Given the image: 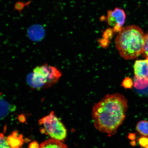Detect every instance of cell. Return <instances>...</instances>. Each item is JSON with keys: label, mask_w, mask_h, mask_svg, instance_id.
<instances>
[{"label": "cell", "mask_w": 148, "mask_h": 148, "mask_svg": "<svg viewBox=\"0 0 148 148\" xmlns=\"http://www.w3.org/2000/svg\"><path fill=\"white\" fill-rule=\"evenodd\" d=\"M127 108V100L122 94H107L92 107L94 127L109 136L115 134L125 119Z\"/></svg>", "instance_id": "obj_1"}, {"label": "cell", "mask_w": 148, "mask_h": 148, "mask_svg": "<svg viewBox=\"0 0 148 148\" xmlns=\"http://www.w3.org/2000/svg\"><path fill=\"white\" fill-rule=\"evenodd\" d=\"M145 34L136 25L123 27L115 40L120 56L125 60H134L143 52Z\"/></svg>", "instance_id": "obj_2"}, {"label": "cell", "mask_w": 148, "mask_h": 148, "mask_svg": "<svg viewBox=\"0 0 148 148\" xmlns=\"http://www.w3.org/2000/svg\"><path fill=\"white\" fill-rule=\"evenodd\" d=\"M61 72L56 67L44 64L36 66L28 75L27 82L30 87L41 90L51 87L60 79Z\"/></svg>", "instance_id": "obj_3"}, {"label": "cell", "mask_w": 148, "mask_h": 148, "mask_svg": "<svg viewBox=\"0 0 148 148\" xmlns=\"http://www.w3.org/2000/svg\"><path fill=\"white\" fill-rule=\"evenodd\" d=\"M41 126V132L49 135L52 138L64 142L67 137V130L53 111L39 120Z\"/></svg>", "instance_id": "obj_4"}, {"label": "cell", "mask_w": 148, "mask_h": 148, "mask_svg": "<svg viewBox=\"0 0 148 148\" xmlns=\"http://www.w3.org/2000/svg\"><path fill=\"white\" fill-rule=\"evenodd\" d=\"M134 88L142 90L148 88V58L136 60L134 63Z\"/></svg>", "instance_id": "obj_5"}, {"label": "cell", "mask_w": 148, "mask_h": 148, "mask_svg": "<svg viewBox=\"0 0 148 148\" xmlns=\"http://www.w3.org/2000/svg\"><path fill=\"white\" fill-rule=\"evenodd\" d=\"M126 18L125 12L123 9L116 8L107 12V21L112 27L114 33H119L124 24Z\"/></svg>", "instance_id": "obj_6"}, {"label": "cell", "mask_w": 148, "mask_h": 148, "mask_svg": "<svg viewBox=\"0 0 148 148\" xmlns=\"http://www.w3.org/2000/svg\"><path fill=\"white\" fill-rule=\"evenodd\" d=\"M7 141L11 148H20L23 142V136L14 131L7 138Z\"/></svg>", "instance_id": "obj_7"}, {"label": "cell", "mask_w": 148, "mask_h": 148, "mask_svg": "<svg viewBox=\"0 0 148 148\" xmlns=\"http://www.w3.org/2000/svg\"><path fill=\"white\" fill-rule=\"evenodd\" d=\"M14 110V107L8 101L0 97V120L2 119Z\"/></svg>", "instance_id": "obj_8"}, {"label": "cell", "mask_w": 148, "mask_h": 148, "mask_svg": "<svg viewBox=\"0 0 148 148\" xmlns=\"http://www.w3.org/2000/svg\"><path fill=\"white\" fill-rule=\"evenodd\" d=\"M39 148H68L67 146L60 140L51 138L46 140L40 146Z\"/></svg>", "instance_id": "obj_9"}, {"label": "cell", "mask_w": 148, "mask_h": 148, "mask_svg": "<svg viewBox=\"0 0 148 148\" xmlns=\"http://www.w3.org/2000/svg\"><path fill=\"white\" fill-rule=\"evenodd\" d=\"M136 130L142 136H148V121L141 120L137 124Z\"/></svg>", "instance_id": "obj_10"}, {"label": "cell", "mask_w": 148, "mask_h": 148, "mask_svg": "<svg viewBox=\"0 0 148 148\" xmlns=\"http://www.w3.org/2000/svg\"><path fill=\"white\" fill-rule=\"evenodd\" d=\"M33 1V0H30L26 2H25L18 0L14 4V11H18L19 14H21V11L23 10L26 6L29 7V5L31 4Z\"/></svg>", "instance_id": "obj_11"}, {"label": "cell", "mask_w": 148, "mask_h": 148, "mask_svg": "<svg viewBox=\"0 0 148 148\" xmlns=\"http://www.w3.org/2000/svg\"><path fill=\"white\" fill-rule=\"evenodd\" d=\"M133 85H134V82L132 79L129 77H125L123 79L121 84L122 86L127 89L131 88Z\"/></svg>", "instance_id": "obj_12"}, {"label": "cell", "mask_w": 148, "mask_h": 148, "mask_svg": "<svg viewBox=\"0 0 148 148\" xmlns=\"http://www.w3.org/2000/svg\"><path fill=\"white\" fill-rule=\"evenodd\" d=\"M97 41L99 46L104 49L108 48L110 44V40L103 38L98 39Z\"/></svg>", "instance_id": "obj_13"}, {"label": "cell", "mask_w": 148, "mask_h": 148, "mask_svg": "<svg viewBox=\"0 0 148 148\" xmlns=\"http://www.w3.org/2000/svg\"><path fill=\"white\" fill-rule=\"evenodd\" d=\"M112 28H109L105 31L103 35V38L110 40L113 36L114 34Z\"/></svg>", "instance_id": "obj_14"}, {"label": "cell", "mask_w": 148, "mask_h": 148, "mask_svg": "<svg viewBox=\"0 0 148 148\" xmlns=\"http://www.w3.org/2000/svg\"><path fill=\"white\" fill-rule=\"evenodd\" d=\"M0 148H11L7 142V138L2 134H0Z\"/></svg>", "instance_id": "obj_15"}, {"label": "cell", "mask_w": 148, "mask_h": 148, "mask_svg": "<svg viewBox=\"0 0 148 148\" xmlns=\"http://www.w3.org/2000/svg\"><path fill=\"white\" fill-rule=\"evenodd\" d=\"M137 141L141 148H145L148 145V138L147 136H143L140 137Z\"/></svg>", "instance_id": "obj_16"}, {"label": "cell", "mask_w": 148, "mask_h": 148, "mask_svg": "<svg viewBox=\"0 0 148 148\" xmlns=\"http://www.w3.org/2000/svg\"><path fill=\"white\" fill-rule=\"evenodd\" d=\"M142 54H143L146 58H148V32L145 34Z\"/></svg>", "instance_id": "obj_17"}, {"label": "cell", "mask_w": 148, "mask_h": 148, "mask_svg": "<svg viewBox=\"0 0 148 148\" xmlns=\"http://www.w3.org/2000/svg\"><path fill=\"white\" fill-rule=\"evenodd\" d=\"M40 146L36 141H34L29 144V148H39Z\"/></svg>", "instance_id": "obj_18"}, {"label": "cell", "mask_w": 148, "mask_h": 148, "mask_svg": "<svg viewBox=\"0 0 148 148\" xmlns=\"http://www.w3.org/2000/svg\"><path fill=\"white\" fill-rule=\"evenodd\" d=\"M128 138L129 139L131 140H135L136 138V134H134V133H130L128 136Z\"/></svg>", "instance_id": "obj_19"}, {"label": "cell", "mask_w": 148, "mask_h": 148, "mask_svg": "<svg viewBox=\"0 0 148 148\" xmlns=\"http://www.w3.org/2000/svg\"><path fill=\"white\" fill-rule=\"evenodd\" d=\"M130 144L131 145L133 146V147H135L136 145V142L135 141V140H132L130 142Z\"/></svg>", "instance_id": "obj_20"}, {"label": "cell", "mask_w": 148, "mask_h": 148, "mask_svg": "<svg viewBox=\"0 0 148 148\" xmlns=\"http://www.w3.org/2000/svg\"><path fill=\"white\" fill-rule=\"evenodd\" d=\"M145 148H148V145L146 146Z\"/></svg>", "instance_id": "obj_21"}]
</instances>
